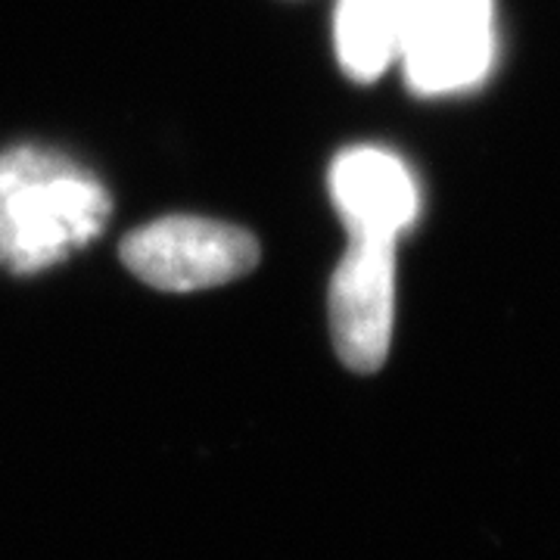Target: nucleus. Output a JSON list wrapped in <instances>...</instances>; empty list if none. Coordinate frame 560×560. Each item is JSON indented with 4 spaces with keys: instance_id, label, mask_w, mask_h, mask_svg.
Returning <instances> with one entry per match:
<instances>
[{
    "instance_id": "obj_1",
    "label": "nucleus",
    "mask_w": 560,
    "mask_h": 560,
    "mask_svg": "<svg viewBox=\"0 0 560 560\" xmlns=\"http://www.w3.org/2000/svg\"><path fill=\"white\" fill-rule=\"evenodd\" d=\"M109 219V194L88 168L44 153L0 156V268L35 275L88 246Z\"/></svg>"
},
{
    "instance_id": "obj_5",
    "label": "nucleus",
    "mask_w": 560,
    "mask_h": 560,
    "mask_svg": "<svg viewBox=\"0 0 560 560\" xmlns=\"http://www.w3.org/2000/svg\"><path fill=\"white\" fill-rule=\"evenodd\" d=\"M330 197L349 237L399 234L418 219V184L408 165L381 147H352L330 165Z\"/></svg>"
},
{
    "instance_id": "obj_3",
    "label": "nucleus",
    "mask_w": 560,
    "mask_h": 560,
    "mask_svg": "<svg viewBox=\"0 0 560 560\" xmlns=\"http://www.w3.org/2000/svg\"><path fill=\"white\" fill-rule=\"evenodd\" d=\"M495 0H420L405 75L420 97H442L480 84L495 57Z\"/></svg>"
},
{
    "instance_id": "obj_6",
    "label": "nucleus",
    "mask_w": 560,
    "mask_h": 560,
    "mask_svg": "<svg viewBox=\"0 0 560 560\" xmlns=\"http://www.w3.org/2000/svg\"><path fill=\"white\" fill-rule=\"evenodd\" d=\"M420 0H340L337 57L352 81H377L401 57Z\"/></svg>"
},
{
    "instance_id": "obj_2",
    "label": "nucleus",
    "mask_w": 560,
    "mask_h": 560,
    "mask_svg": "<svg viewBox=\"0 0 560 560\" xmlns=\"http://www.w3.org/2000/svg\"><path fill=\"white\" fill-rule=\"evenodd\" d=\"M121 261L156 290L190 293L249 275L259 265V243L228 221L168 215L131 231Z\"/></svg>"
},
{
    "instance_id": "obj_4",
    "label": "nucleus",
    "mask_w": 560,
    "mask_h": 560,
    "mask_svg": "<svg viewBox=\"0 0 560 560\" xmlns=\"http://www.w3.org/2000/svg\"><path fill=\"white\" fill-rule=\"evenodd\" d=\"M327 308L342 364L359 374L377 371L389 355L396 318V241L349 237Z\"/></svg>"
}]
</instances>
